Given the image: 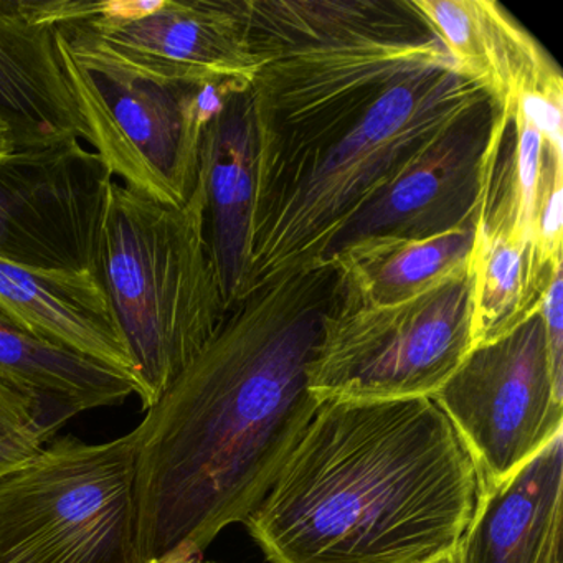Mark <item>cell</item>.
<instances>
[{
	"mask_svg": "<svg viewBox=\"0 0 563 563\" xmlns=\"http://www.w3.org/2000/svg\"><path fill=\"white\" fill-rule=\"evenodd\" d=\"M0 563H137L133 433L60 438L0 477Z\"/></svg>",
	"mask_w": 563,
	"mask_h": 563,
	"instance_id": "cell-7",
	"label": "cell"
},
{
	"mask_svg": "<svg viewBox=\"0 0 563 563\" xmlns=\"http://www.w3.org/2000/svg\"><path fill=\"white\" fill-rule=\"evenodd\" d=\"M22 147L25 146L22 144L14 124L0 114V163H4L5 159H9L12 154L18 153Z\"/></svg>",
	"mask_w": 563,
	"mask_h": 563,
	"instance_id": "cell-23",
	"label": "cell"
},
{
	"mask_svg": "<svg viewBox=\"0 0 563 563\" xmlns=\"http://www.w3.org/2000/svg\"><path fill=\"white\" fill-rule=\"evenodd\" d=\"M88 27L111 47L212 81L253 84L245 0L101 2Z\"/></svg>",
	"mask_w": 563,
	"mask_h": 563,
	"instance_id": "cell-13",
	"label": "cell"
},
{
	"mask_svg": "<svg viewBox=\"0 0 563 563\" xmlns=\"http://www.w3.org/2000/svg\"><path fill=\"white\" fill-rule=\"evenodd\" d=\"M481 496L433 398L329 400L243 523L272 563H431L457 549Z\"/></svg>",
	"mask_w": 563,
	"mask_h": 563,
	"instance_id": "cell-2",
	"label": "cell"
},
{
	"mask_svg": "<svg viewBox=\"0 0 563 563\" xmlns=\"http://www.w3.org/2000/svg\"><path fill=\"white\" fill-rule=\"evenodd\" d=\"M245 8L260 64L250 87L258 143L361 110L395 84L453 64L413 0H245Z\"/></svg>",
	"mask_w": 563,
	"mask_h": 563,
	"instance_id": "cell-4",
	"label": "cell"
},
{
	"mask_svg": "<svg viewBox=\"0 0 563 563\" xmlns=\"http://www.w3.org/2000/svg\"><path fill=\"white\" fill-rule=\"evenodd\" d=\"M487 101L453 64L434 65L345 123L256 156L246 291L328 262L347 223Z\"/></svg>",
	"mask_w": 563,
	"mask_h": 563,
	"instance_id": "cell-3",
	"label": "cell"
},
{
	"mask_svg": "<svg viewBox=\"0 0 563 563\" xmlns=\"http://www.w3.org/2000/svg\"><path fill=\"white\" fill-rule=\"evenodd\" d=\"M562 526L563 433L484 490L457 563H563Z\"/></svg>",
	"mask_w": 563,
	"mask_h": 563,
	"instance_id": "cell-15",
	"label": "cell"
},
{
	"mask_svg": "<svg viewBox=\"0 0 563 563\" xmlns=\"http://www.w3.org/2000/svg\"><path fill=\"white\" fill-rule=\"evenodd\" d=\"M200 179L206 190L207 236L230 306L246 291L255 206L256 126L250 88L232 91L207 126Z\"/></svg>",
	"mask_w": 563,
	"mask_h": 563,
	"instance_id": "cell-16",
	"label": "cell"
},
{
	"mask_svg": "<svg viewBox=\"0 0 563 563\" xmlns=\"http://www.w3.org/2000/svg\"><path fill=\"white\" fill-rule=\"evenodd\" d=\"M0 377L41 401L58 424L137 394L133 378L38 334L0 308Z\"/></svg>",
	"mask_w": 563,
	"mask_h": 563,
	"instance_id": "cell-18",
	"label": "cell"
},
{
	"mask_svg": "<svg viewBox=\"0 0 563 563\" xmlns=\"http://www.w3.org/2000/svg\"><path fill=\"white\" fill-rule=\"evenodd\" d=\"M470 263L477 347L503 338L536 312L523 299L522 252L507 236L476 223Z\"/></svg>",
	"mask_w": 563,
	"mask_h": 563,
	"instance_id": "cell-20",
	"label": "cell"
},
{
	"mask_svg": "<svg viewBox=\"0 0 563 563\" xmlns=\"http://www.w3.org/2000/svg\"><path fill=\"white\" fill-rule=\"evenodd\" d=\"M454 67L499 110L523 97L563 95V77L539 42L490 0H413Z\"/></svg>",
	"mask_w": 563,
	"mask_h": 563,
	"instance_id": "cell-14",
	"label": "cell"
},
{
	"mask_svg": "<svg viewBox=\"0 0 563 563\" xmlns=\"http://www.w3.org/2000/svg\"><path fill=\"white\" fill-rule=\"evenodd\" d=\"M88 0H0V114L22 144L88 143L57 45L58 25L100 14Z\"/></svg>",
	"mask_w": 563,
	"mask_h": 563,
	"instance_id": "cell-12",
	"label": "cell"
},
{
	"mask_svg": "<svg viewBox=\"0 0 563 563\" xmlns=\"http://www.w3.org/2000/svg\"><path fill=\"white\" fill-rule=\"evenodd\" d=\"M58 427L60 424L48 415L37 398L0 377V440L12 434L31 433L48 441Z\"/></svg>",
	"mask_w": 563,
	"mask_h": 563,
	"instance_id": "cell-21",
	"label": "cell"
},
{
	"mask_svg": "<svg viewBox=\"0 0 563 563\" xmlns=\"http://www.w3.org/2000/svg\"><path fill=\"white\" fill-rule=\"evenodd\" d=\"M95 273L134 364L144 410L199 355L227 306L207 236V200L197 183L184 206L108 184Z\"/></svg>",
	"mask_w": 563,
	"mask_h": 563,
	"instance_id": "cell-5",
	"label": "cell"
},
{
	"mask_svg": "<svg viewBox=\"0 0 563 563\" xmlns=\"http://www.w3.org/2000/svg\"><path fill=\"white\" fill-rule=\"evenodd\" d=\"M111 179L78 137L12 154L0 163V260L37 272H95Z\"/></svg>",
	"mask_w": 563,
	"mask_h": 563,
	"instance_id": "cell-10",
	"label": "cell"
},
{
	"mask_svg": "<svg viewBox=\"0 0 563 563\" xmlns=\"http://www.w3.org/2000/svg\"><path fill=\"white\" fill-rule=\"evenodd\" d=\"M431 398L470 451L483 493L512 476L563 433V367L542 312L474 347Z\"/></svg>",
	"mask_w": 563,
	"mask_h": 563,
	"instance_id": "cell-9",
	"label": "cell"
},
{
	"mask_svg": "<svg viewBox=\"0 0 563 563\" xmlns=\"http://www.w3.org/2000/svg\"><path fill=\"white\" fill-rule=\"evenodd\" d=\"M0 308L136 384L133 358L97 273L37 272L0 260Z\"/></svg>",
	"mask_w": 563,
	"mask_h": 563,
	"instance_id": "cell-17",
	"label": "cell"
},
{
	"mask_svg": "<svg viewBox=\"0 0 563 563\" xmlns=\"http://www.w3.org/2000/svg\"><path fill=\"white\" fill-rule=\"evenodd\" d=\"M77 19L58 25L65 75L88 130V144L118 183L184 206L199 183L203 133L245 81H212L134 57Z\"/></svg>",
	"mask_w": 563,
	"mask_h": 563,
	"instance_id": "cell-6",
	"label": "cell"
},
{
	"mask_svg": "<svg viewBox=\"0 0 563 563\" xmlns=\"http://www.w3.org/2000/svg\"><path fill=\"white\" fill-rule=\"evenodd\" d=\"M509 120L510 114L490 100L456 124L347 223L332 243L328 262L365 240H424L476 229L494 147Z\"/></svg>",
	"mask_w": 563,
	"mask_h": 563,
	"instance_id": "cell-11",
	"label": "cell"
},
{
	"mask_svg": "<svg viewBox=\"0 0 563 563\" xmlns=\"http://www.w3.org/2000/svg\"><path fill=\"white\" fill-rule=\"evenodd\" d=\"M338 282L329 260L252 286L131 431L137 563L203 555L272 489L321 405L308 367Z\"/></svg>",
	"mask_w": 563,
	"mask_h": 563,
	"instance_id": "cell-1",
	"label": "cell"
},
{
	"mask_svg": "<svg viewBox=\"0 0 563 563\" xmlns=\"http://www.w3.org/2000/svg\"><path fill=\"white\" fill-rule=\"evenodd\" d=\"M47 441L38 434L19 433L0 440V477L34 456Z\"/></svg>",
	"mask_w": 563,
	"mask_h": 563,
	"instance_id": "cell-22",
	"label": "cell"
},
{
	"mask_svg": "<svg viewBox=\"0 0 563 563\" xmlns=\"http://www.w3.org/2000/svg\"><path fill=\"white\" fill-rule=\"evenodd\" d=\"M476 229L424 240L372 239L332 256L339 298L351 305L387 306L446 282L470 263Z\"/></svg>",
	"mask_w": 563,
	"mask_h": 563,
	"instance_id": "cell-19",
	"label": "cell"
},
{
	"mask_svg": "<svg viewBox=\"0 0 563 563\" xmlns=\"http://www.w3.org/2000/svg\"><path fill=\"white\" fill-rule=\"evenodd\" d=\"M153 563H216V562H206L203 560V555H170L166 556V559L157 560V562Z\"/></svg>",
	"mask_w": 563,
	"mask_h": 563,
	"instance_id": "cell-24",
	"label": "cell"
},
{
	"mask_svg": "<svg viewBox=\"0 0 563 563\" xmlns=\"http://www.w3.org/2000/svg\"><path fill=\"white\" fill-rule=\"evenodd\" d=\"M431 563H457L456 550L453 553H448V555L433 560Z\"/></svg>",
	"mask_w": 563,
	"mask_h": 563,
	"instance_id": "cell-25",
	"label": "cell"
},
{
	"mask_svg": "<svg viewBox=\"0 0 563 563\" xmlns=\"http://www.w3.org/2000/svg\"><path fill=\"white\" fill-rule=\"evenodd\" d=\"M474 347L471 263L395 305H351L338 289L308 367L309 391L318 404L431 398Z\"/></svg>",
	"mask_w": 563,
	"mask_h": 563,
	"instance_id": "cell-8",
	"label": "cell"
}]
</instances>
